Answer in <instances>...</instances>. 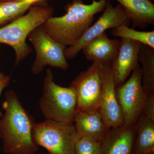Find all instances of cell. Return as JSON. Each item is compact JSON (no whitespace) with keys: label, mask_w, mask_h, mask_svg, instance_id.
Wrapping results in <instances>:
<instances>
[{"label":"cell","mask_w":154,"mask_h":154,"mask_svg":"<svg viewBox=\"0 0 154 154\" xmlns=\"http://www.w3.org/2000/svg\"><path fill=\"white\" fill-rule=\"evenodd\" d=\"M0 119V138L2 150L8 154H36L38 147L32 138L34 119L23 107L13 90L6 91Z\"/></svg>","instance_id":"obj_1"},{"label":"cell","mask_w":154,"mask_h":154,"mask_svg":"<svg viewBox=\"0 0 154 154\" xmlns=\"http://www.w3.org/2000/svg\"><path fill=\"white\" fill-rule=\"evenodd\" d=\"M107 0H92L90 5L82 0H73L61 17L49 18L42 26L51 37L65 46H72L92 25L96 14L104 11Z\"/></svg>","instance_id":"obj_2"},{"label":"cell","mask_w":154,"mask_h":154,"mask_svg":"<svg viewBox=\"0 0 154 154\" xmlns=\"http://www.w3.org/2000/svg\"><path fill=\"white\" fill-rule=\"evenodd\" d=\"M54 10L45 1L33 4L26 13L0 28V43L10 45L15 51L14 66L33 51L26 42L30 33L53 17Z\"/></svg>","instance_id":"obj_3"},{"label":"cell","mask_w":154,"mask_h":154,"mask_svg":"<svg viewBox=\"0 0 154 154\" xmlns=\"http://www.w3.org/2000/svg\"><path fill=\"white\" fill-rule=\"evenodd\" d=\"M39 107L45 120L74 124L77 111L74 91L69 86L64 88L55 84L50 69L46 70Z\"/></svg>","instance_id":"obj_4"},{"label":"cell","mask_w":154,"mask_h":154,"mask_svg":"<svg viewBox=\"0 0 154 154\" xmlns=\"http://www.w3.org/2000/svg\"><path fill=\"white\" fill-rule=\"evenodd\" d=\"M81 137L74 124L47 120L35 123L32 132L35 144L46 149L49 154H75V146Z\"/></svg>","instance_id":"obj_5"},{"label":"cell","mask_w":154,"mask_h":154,"mask_svg":"<svg viewBox=\"0 0 154 154\" xmlns=\"http://www.w3.org/2000/svg\"><path fill=\"white\" fill-rule=\"evenodd\" d=\"M34 48L36 57L31 68L32 73L39 74L45 66L66 70L69 65L64 54L66 46L51 37L42 25L33 30L28 36Z\"/></svg>","instance_id":"obj_6"},{"label":"cell","mask_w":154,"mask_h":154,"mask_svg":"<svg viewBox=\"0 0 154 154\" xmlns=\"http://www.w3.org/2000/svg\"><path fill=\"white\" fill-rule=\"evenodd\" d=\"M116 93L123 115V126H134L142 112L146 96L142 83L140 65L124 84L116 88Z\"/></svg>","instance_id":"obj_7"},{"label":"cell","mask_w":154,"mask_h":154,"mask_svg":"<svg viewBox=\"0 0 154 154\" xmlns=\"http://www.w3.org/2000/svg\"><path fill=\"white\" fill-rule=\"evenodd\" d=\"M100 64L94 62L86 70L80 73L70 85L75 94L77 110L99 111L102 92Z\"/></svg>","instance_id":"obj_8"},{"label":"cell","mask_w":154,"mask_h":154,"mask_svg":"<svg viewBox=\"0 0 154 154\" xmlns=\"http://www.w3.org/2000/svg\"><path fill=\"white\" fill-rule=\"evenodd\" d=\"M131 23L129 17L119 4L114 7L110 0H107L104 12L100 18L88 28L75 44L65 49L66 58H74L88 42L106 30L122 25L129 27Z\"/></svg>","instance_id":"obj_9"},{"label":"cell","mask_w":154,"mask_h":154,"mask_svg":"<svg viewBox=\"0 0 154 154\" xmlns=\"http://www.w3.org/2000/svg\"><path fill=\"white\" fill-rule=\"evenodd\" d=\"M102 92L99 111L107 128L123 125L122 112L116 93L111 65L100 64Z\"/></svg>","instance_id":"obj_10"},{"label":"cell","mask_w":154,"mask_h":154,"mask_svg":"<svg viewBox=\"0 0 154 154\" xmlns=\"http://www.w3.org/2000/svg\"><path fill=\"white\" fill-rule=\"evenodd\" d=\"M120 49L111 65L116 88L126 82L133 71L140 66L139 55L141 43L121 38Z\"/></svg>","instance_id":"obj_11"},{"label":"cell","mask_w":154,"mask_h":154,"mask_svg":"<svg viewBox=\"0 0 154 154\" xmlns=\"http://www.w3.org/2000/svg\"><path fill=\"white\" fill-rule=\"evenodd\" d=\"M135 136V125L109 128L100 141L99 154H132Z\"/></svg>","instance_id":"obj_12"},{"label":"cell","mask_w":154,"mask_h":154,"mask_svg":"<svg viewBox=\"0 0 154 154\" xmlns=\"http://www.w3.org/2000/svg\"><path fill=\"white\" fill-rule=\"evenodd\" d=\"M120 44V40L110 39L105 32L88 42L82 50L88 60L112 65L118 55Z\"/></svg>","instance_id":"obj_13"},{"label":"cell","mask_w":154,"mask_h":154,"mask_svg":"<svg viewBox=\"0 0 154 154\" xmlns=\"http://www.w3.org/2000/svg\"><path fill=\"white\" fill-rule=\"evenodd\" d=\"M74 124L81 137L100 142L109 129L99 110L90 112L77 110Z\"/></svg>","instance_id":"obj_14"},{"label":"cell","mask_w":154,"mask_h":154,"mask_svg":"<svg viewBox=\"0 0 154 154\" xmlns=\"http://www.w3.org/2000/svg\"><path fill=\"white\" fill-rule=\"evenodd\" d=\"M131 19L134 27L145 29L154 24V5L149 0H116Z\"/></svg>","instance_id":"obj_15"},{"label":"cell","mask_w":154,"mask_h":154,"mask_svg":"<svg viewBox=\"0 0 154 154\" xmlns=\"http://www.w3.org/2000/svg\"><path fill=\"white\" fill-rule=\"evenodd\" d=\"M135 127L136 136L132 154L154 153V122L141 113Z\"/></svg>","instance_id":"obj_16"},{"label":"cell","mask_w":154,"mask_h":154,"mask_svg":"<svg viewBox=\"0 0 154 154\" xmlns=\"http://www.w3.org/2000/svg\"><path fill=\"white\" fill-rule=\"evenodd\" d=\"M139 62L142 64V83L146 94H154V49L141 44Z\"/></svg>","instance_id":"obj_17"},{"label":"cell","mask_w":154,"mask_h":154,"mask_svg":"<svg viewBox=\"0 0 154 154\" xmlns=\"http://www.w3.org/2000/svg\"><path fill=\"white\" fill-rule=\"evenodd\" d=\"M32 5L23 1H0V28L25 14Z\"/></svg>","instance_id":"obj_18"},{"label":"cell","mask_w":154,"mask_h":154,"mask_svg":"<svg viewBox=\"0 0 154 154\" xmlns=\"http://www.w3.org/2000/svg\"><path fill=\"white\" fill-rule=\"evenodd\" d=\"M113 36L137 42L154 49V31H140L122 25L113 28L111 31Z\"/></svg>","instance_id":"obj_19"},{"label":"cell","mask_w":154,"mask_h":154,"mask_svg":"<svg viewBox=\"0 0 154 154\" xmlns=\"http://www.w3.org/2000/svg\"><path fill=\"white\" fill-rule=\"evenodd\" d=\"M100 142L81 137L76 143L75 154H99Z\"/></svg>","instance_id":"obj_20"},{"label":"cell","mask_w":154,"mask_h":154,"mask_svg":"<svg viewBox=\"0 0 154 154\" xmlns=\"http://www.w3.org/2000/svg\"><path fill=\"white\" fill-rule=\"evenodd\" d=\"M141 113L154 122V94H146Z\"/></svg>","instance_id":"obj_21"},{"label":"cell","mask_w":154,"mask_h":154,"mask_svg":"<svg viewBox=\"0 0 154 154\" xmlns=\"http://www.w3.org/2000/svg\"><path fill=\"white\" fill-rule=\"evenodd\" d=\"M11 80V76L8 75L5 79L2 80V81H0V96H1L2 92L4 89L8 85ZM3 114L1 110H0V117H2Z\"/></svg>","instance_id":"obj_22"},{"label":"cell","mask_w":154,"mask_h":154,"mask_svg":"<svg viewBox=\"0 0 154 154\" xmlns=\"http://www.w3.org/2000/svg\"><path fill=\"white\" fill-rule=\"evenodd\" d=\"M45 1V0H23V1L25 2L29 3L30 5H33V4H35V3L38 2Z\"/></svg>","instance_id":"obj_23"},{"label":"cell","mask_w":154,"mask_h":154,"mask_svg":"<svg viewBox=\"0 0 154 154\" xmlns=\"http://www.w3.org/2000/svg\"><path fill=\"white\" fill-rule=\"evenodd\" d=\"M7 76L8 75H6L4 74L3 73L0 72V81H2V80L5 79Z\"/></svg>","instance_id":"obj_24"},{"label":"cell","mask_w":154,"mask_h":154,"mask_svg":"<svg viewBox=\"0 0 154 154\" xmlns=\"http://www.w3.org/2000/svg\"><path fill=\"white\" fill-rule=\"evenodd\" d=\"M23 0H0L2 2H21Z\"/></svg>","instance_id":"obj_25"},{"label":"cell","mask_w":154,"mask_h":154,"mask_svg":"<svg viewBox=\"0 0 154 154\" xmlns=\"http://www.w3.org/2000/svg\"><path fill=\"white\" fill-rule=\"evenodd\" d=\"M150 1H151V2H153L154 0H149Z\"/></svg>","instance_id":"obj_26"},{"label":"cell","mask_w":154,"mask_h":154,"mask_svg":"<svg viewBox=\"0 0 154 154\" xmlns=\"http://www.w3.org/2000/svg\"><path fill=\"white\" fill-rule=\"evenodd\" d=\"M149 154H154V153H152Z\"/></svg>","instance_id":"obj_27"},{"label":"cell","mask_w":154,"mask_h":154,"mask_svg":"<svg viewBox=\"0 0 154 154\" xmlns=\"http://www.w3.org/2000/svg\"><path fill=\"white\" fill-rule=\"evenodd\" d=\"M49 154L48 153V154Z\"/></svg>","instance_id":"obj_28"}]
</instances>
